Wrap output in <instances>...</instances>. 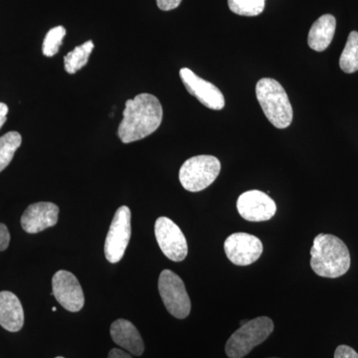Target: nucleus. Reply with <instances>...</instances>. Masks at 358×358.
<instances>
[{"label":"nucleus","mask_w":358,"mask_h":358,"mask_svg":"<svg viewBox=\"0 0 358 358\" xmlns=\"http://www.w3.org/2000/svg\"><path fill=\"white\" fill-rule=\"evenodd\" d=\"M122 115L117 136L122 143H131L154 134L162 124L164 110L157 96L143 93L127 101Z\"/></svg>","instance_id":"obj_1"},{"label":"nucleus","mask_w":358,"mask_h":358,"mask_svg":"<svg viewBox=\"0 0 358 358\" xmlns=\"http://www.w3.org/2000/svg\"><path fill=\"white\" fill-rule=\"evenodd\" d=\"M310 267L320 277L336 279L350 270V254L343 240L320 233L313 240L310 250Z\"/></svg>","instance_id":"obj_2"},{"label":"nucleus","mask_w":358,"mask_h":358,"mask_svg":"<svg viewBox=\"0 0 358 358\" xmlns=\"http://www.w3.org/2000/svg\"><path fill=\"white\" fill-rule=\"evenodd\" d=\"M257 100L268 122L277 129H286L293 122V107L286 91L275 79L263 78L257 83Z\"/></svg>","instance_id":"obj_3"},{"label":"nucleus","mask_w":358,"mask_h":358,"mask_svg":"<svg viewBox=\"0 0 358 358\" xmlns=\"http://www.w3.org/2000/svg\"><path fill=\"white\" fill-rule=\"evenodd\" d=\"M274 331V322L268 317H259L247 322L237 329L225 346L229 358H243L253 348L261 345Z\"/></svg>","instance_id":"obj_4"},{"label":"nucleus","mask_w":358,"mask_h":358,"mask_svg":"<svg viewBox=\"0 0 358 358\" xmlns=\"http://www.w3.org/2000/svg\"><path fill=\"white\" fill-rule=\"evenodd\" d=\"M221 164L212 155H197L186 160L179 171V180L185 189L199 192L210 186L218 178Z\"/></svg>","instance_id":"obj_5"},{"label":"nucleus","mask_w":358,"mask_h":358,"mask_svg":"<svg viewBox=\"0 0 358 358\" xmlns=\"http://www.w3.org/2000/svg\"><path fill=\"white\" fill-rule=\"evenodd\" d=\"M159 291L167 312L179 320L185 319L192 310V301L185 282L171 270H164L159 275Z\"/></svg>","instance_id":"obj_6"},{"label":"nucleus","mask_w":358,"mask_h":358,"mask_svg":"<svg viewBox=\"0 0 358 358\" xmlns=\"http://www.w3.org/2000/svg\"><path fill=\"white\" fill-rule=\"evenodd\" d=\"M131 213L128 206L119 207L110 223L105 242V256L110 263H119L131 236Z\"/></svg>","instance_id":"obj_7"},{"label":"nucleus","mask_w":358,"mask_h":358,"mask_svg":"<svg viewBox=\"0 0 358 358\" xmlns=\"http://www.w3.org/2000/svg\"><path fill=\"white\" fill-rule=\"evenodd\" d=\"M155 234L162 253L173 262H181L188 254L187 241L180 228L167 217H159L155 225Z\"/></svg>","instance_id":"obj_8"},{"label":"nucleus","mask_w":358,"mask_h":358,"mask_svg":"<svg viewBox=\"0 0 358 358\" xmlns=\"http://www.w3.org/2000/svg\"><path fill=\"white\" fill-rule=\"evenodd\" d=\"M263 250V243L258 237L244 232L230 235L224 243L226 256L237 266L255 263L262 255Z\"/></svg>","instance_id":"obj_9"},{"label":"nucleus","mask_w":358,"mask_h":358,"mask_svg":"<svg viewBox=\"0 0 358 358\" xmlns=\"http://www.w3.org/2000/svg\"><path fill=\"white\" fill-rule=\"evenodd\" d=\"M52 294L66 310L77 313L83 308L85 296L79 281L72 273L60 270L52 279Z\"/></svg>","instance_id":"obj_10"},{"label":"nucleus","mask_w":358,"mask_h":358,"mask_svg":"<svg viewBox=\"0 0 358 358\" xmlns=\"http://www.w3.org/2000/svg\"><path fill=\"white\" fill-rule=\"evenodd\" d=\"M237 210L245 220L263 222L274 217L277 205L266 193L260 190H249L238 199Z\"/></svg>","instance_id":"obj_11"},{"label":"nucleus","mask_w":358,"mask_h":358,"mask_svg":"<svg viewBox=\"0 0 358 358\" xmlns=\"http://www.w3.org/2000/svg\"><path fill=\"white\" fill-rule=\"evenodd\" d=\"M179 75L188 93L194 96L205 107L214 110H220L225 107L222 92L215 85L197 76L188 68H182L179 71Z\"/></svg>","instance_id":"obj_12"},{"label":"nucleus","mask_w":358,"mask_h":358,"mask_svg":"<svg viewBox=\"0 0 358 358\" xmlns=\"http://www.w3.org/2000/svg\"><path fill=\"white\" fill-rule=\"evenodd\" d=\"M59 207L52 202H37L27 207L21 217V226L25 232L36 234L58 222Z\"/></svg>","instance_id":"obj_13"},{"label":"nucleus","mask_w":358,"mask_h":358,"mask_svg":"<svg viewBox=\"0 0 358 358\" xmlns=\"http://www.w3.org/2000/svg\"><path fill=\"white\" fill-rule=\"evenodd\" d=\"M110 333L113 341L131 355L140 357L145 352L141 334L129 320H115L110 326Z\"/></svg>","instance_id":"obj_14"},{"label":"nucleus","mask_w":358,"mask_h":358,"mask_svg":"<svg viewBox=\"0 0 358 358\" xmlns=\"http://www.w3.org/2000/svg\"><path fill=\"white\" fill-rule=\"evenodd\" d=\"M24 324V312L20 299L11 292H0V326L11 333L20 331Z\"/></svg>","instance_id":"obj_15"},{"label":"nucleus","mask_w":358,"mask_h":358,"mask_svg":"<svg viewBox=\"0 0 358 358\" xmlns=\"http://www.w3.org/2000/svg\"><path fill=\"white\" fill-rule=\"evenodd\" d=\"M336 20L331 14H324L313 23L308 32V43L313 50L322 52L333 41Z\"/></svg>","instance_id":"obj_16"},{"label":"nucleus","mask_w":358,"mask_h":358,"mask_svg":"<svg viewBox=\"0 0 358 358\" xmlns=\"http://www.w3.org/2000/svg\"><path fill=\"white\" fill-rule=\"evenodd\" d=\"M93 41L85 42L84 44L77 46L74 50L69 52L64 57V66L66 72L69 74H75L81 70L88 63L90 55L94 50Z\"/></svg>","instance_id":"obj_17"},{"label":"nucleus","mask_w":358,"mask_h":358,"mask_svg":"<svg viewBox=\"0 0 358 358\" xmlns=\"http://www.w3.org/2000/svg\"><path fill=\"white\" fill-rule=\"evenodd\" d=\"M339 66L348 74L358 71V32L352 31L348 35L345 49L339 59Z\"/></svg>","instance_id":"obj_18"},{"label":"nucleus","mask_w":358,"mask_h":358,"mask_svg":"<svg viewBox=\"0 0 358 358\" xmlns=\"http://www.w3.org/2000/svg\"><path fill=\"white\" fill-rule=\"evenodd\" d=\"M21 143L22 138L17 131H9L0 136V173L9 166Z\"/></svg>","instance_id":"obj_19"},{"label":"nucleus","mask_w":358,"mask_h":358,"mask_svg":"<svg viewBox=\"0 0 358 358\" xmlns=\"http://www.w3.org/2000/svg\"><path fill=\"white\" fill-rule=\"evenodd\" d=\"M266 0H228L230 10L241 16H258L265 9Z\"/></svg>","instance_id":"obj_20"},{"label":"nucleus","mask_w":358,"mask_h":358,"mask_svg":"<svg viewBox=\"0 0 358 358\" xmlns=\"http://www.w3.org/2000/svg\"><path fill=\"white\" fill-rule=\"evenodd\" d=\"M66 35L63 26H56L47 33L42 45V52L46 57H53L58 53Z\"/></svg>","instance_id":"obj_21"},{"label":"nucleus","mask_w":358,"mask_h":358,"mask_svg":"<svg viewBox=\"0 0 358 358\" xmlns=\"http://www.w3.org/2000/svg\"><path fill=\"white\" fill-rule=\"evenodd\" d=\"M334 358H358V353L348 345H339L334 352Z\"/></svg>","instance_id":"obj_22"},{"label":"nucleus","mask_w":358,"mask_h":358,"mask_svg":"<svg viewBox=\"0 0 358 358\" xmlns=\"http://www.w3.org/2000/svg\"><path fill=\"white\" fill-rule=\"evenodd\" d=\"M10 243V233L3 223H0V252L6 251Z\"/></svg>","instance_id":"obj_23"},{"label":"nucleus","mask_w":358,"mask_h":358,"mask_svg":"<svg viewBox=\"0 0 358 358\" xmlns=\"http://www.w3.org/2000/svg\"><path fill=\"white\" fill-rule=\"evenodd\" d=\"M182 0H157V6L164 11L173 10L178 8Z\"/></svg>","instance_id":"obj_24"},{"label":"nucleus","mask_w":358,"mask_h":358,"mask_svg":"<svg viewBox=\"0 0 358 358\" xmlns=\"http://www.w3.org/2000/svg\"><path fill=\"white\" fill-rule=\"evenodd\" d=\"M108 358H133L129 353L124 352V350H119V348H113L109 352Z\"/></svg>","instance_id":"obj_25"},{"label":"nucleus","mask_w":358,"mask_h":358,"mask_svg":"<svg viewBox=\"0 0 358 358\" xmlns=\"http://www.w3.org/2000/svg\"><path fill=\"white\" fill-rule=\"evenodd\" d=\"M8 114V107L4 103H0V129L6 124Z\"/></svg>","instance_id":"obj_26"},{"label":"nucleus","mask_w":358,"mask_h":358,"mask_svg":"<svg viewBox=\"0 0 358 358\" xmlns=\"http://www.w3.org/2000/svg\"><path fill=\"white\" fill-rule=\"evenodd\" d=\"M52 310H53V312H56V310H57V308H52Z\"/></svg>","instance_id":"obj_27"},{"label":"nucleus","mask_w":358,"mask_h":358,"mask_svg":"<svg viewBox=\"0 0 358 358\" xmlns=\"http://www.w3.org/2000/svg\"><path fill=\"white\" fill-rule=\"evenodd\" d=\"M55 358H64V357H55Z\"/></svg>","instance_id":"obj_28"},{"label":"nucleus","mask_w":358,"mask_h":358,"mask_svg":"<svg viewBox=\"0 0 358 358\" xmlns=\"http://www.w3.org/2000/svg\"><path fill=\"white\" fill-rule=\"evenodd\" d=\"M272 358H277V357H272Z\"/></svg>","instance_id":"obj_29"}]
</instances>
